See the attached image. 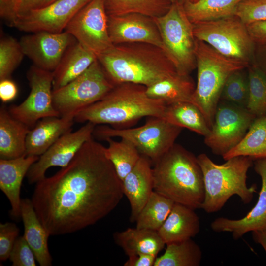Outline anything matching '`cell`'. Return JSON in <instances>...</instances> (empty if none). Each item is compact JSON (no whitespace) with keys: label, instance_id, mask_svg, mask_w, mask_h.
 I'll return each instance as SVG.
<instances>
[{"label":"cell","instance_id":"cell-16","mask_svg":"<svg viewBox=\"0 0 266 266\" xmlns=\"http://www.w3.org/2000/svg\"><path fill=\"white\" fill-rule=\"evenodd\" d=\"M19 41L25 55L33 65L53 72L66 50L76 40L66 31L60 33L41 31L25 35Z\"/></svg>","mask_w":266,"mask_h":266},{"label":"cell","instance_id":"cell-35","mask_svg":"<svg viewBox=\"0 0 266 266\" xmlns=\"http://www.w3.org/2000/svg\"><path fill=\"white\" fill-rule=\"evenodd\" d=\"M247 68L248 97L246 108L256 117L266 116V76L254 62Z\"/></svg>","mask_w":266,"mask_h":266},{"label":"cell","instance_id":"cell-2","mask_svg":"<svg viewBox=\"0 0 266 266\" xmlns=\"http://www.w3.org/2000/svg\"><path fill=\"white\" fill-rule=\"evenodd\" d=\"M97 58L115 85L132 83L148 87L178 72L163 49L148 43L113 45Z\"/></svg>","mask_w":266,"mask_h":266},{"label":"cell","instance_id":"cell-9","mask_svg":"<svg viewBox=\"0 0 266 266\" xmlns=\"http://www.w3.org/2000/svg\"><path fill=\"white\" fill-rule=\"evenodd\" d=\"M194 35L219 53L250 64L254 62L255 44L246 24L235 15L193 23Z\"/></svg>","mask_w":266,"mask_h":266},{"label":"cell","instance_id":"cell-4","mask_svg":"<svg viewBox=\"0 0 266 266\" xmlns=\"http://www.w3.org/2000/svg\"><path fill=\"white\" fill-rule=\"evenodd\" d=\"M166 106L161 100L149 97L145 86L123 83L116 85L101 100L79 112L74 121L117 127L144 117L163 118Z\"/></svg>","mask_w":266,"mask_h":266},{"label":"cell","instance_id":"cell-15","mask_svg":"<svg viewBox=\"0 0 266 266\" xmlns=\"http://www.w3.org/2000/svg\"><path fill=\"white\" fill-rule=\"evenodd\" d=\"M96 125L88 122L75 132L61 136L31 166L26 175L30 184L43 179L47 170L53 166H66L83 145L91 137Z\"/></svg>","mask_w":266,"mask_h":266},{"label":"cell","instance_id":"cell-11","mask_svg":"<svg viewBox=\"0 0 266 266\" xmlns=\"http://www.w3.org/2000/svg\"><path fill=\"white\" fill-rule=\"evenodd\" d=\"M256 118L245 107L221 100L205 144L222 156L242 139Z\"/></svg>","mask_w":266,"mask_h":266},{"label":"cell","instance_id":"cell-23","mask_svg":"<svg viewBox=\"0 0 266 266\" xmlns=\"http://www.w3.org/2000/svg\"><path fill=\"white\" fill-rule=\"evenodd\" d=\"M200 230V219L195 210L175 203L158 233L166 245L192 238Z\"/></svg>","mask_w":266,"mask_h":266},{"label":"cell","instance_id":"cell-47","mask_svg":"<svg viewBox=\"0 0 266 266\" xmlns=\"http://www.w3.org/2000/svg\"><path fill=\"white\" fill-rule=\"evenodd\" d=\"M55 0H45V2H44V3H43V5L42 6L47 5L49 4L50 3L53 2Z\"/></svg>","mask_w":266,"mask_h":266},{"label":"cell","instance_id":"cell-8","mask_svg":"<svg viewBox=\"0 0 266 266\" xmlns=\"http://www.w3.org/2000/svg\"><path fill=\"white\" fill-rule=\"evenodd\" d=\"M182 128L159 117H149L143 125L121 129L106 125H96L93 136L105 140L118 137L131 142L142 156L153 163L165 154L175 143Z\"/></svg>","mask_w":266,"mask_h":266},{"label":"cell","instance_id":"cell-42","mask_svg":"<svg viewBox=\"0 0 266 266\" xmlns=\"http://www.w3.org/2000/svg\"><path fill=\"white\" fill-rule=\"evenodd\" d=\"M17 93V87L10 78L0 80V99L3 103L13 100Z\"/></svg>","mask_w":266,"mask_h":266},{"label":"cell","instance_id":"cell-6","mask_svg":"<svg viewBox=\"0 0 266 266\" xmlns=\"http://www.w3.org/2000/svg\"><path fill=\"white\" fill-rule=\"evenodd\" d=\"M195 55L197 83L192 103L201 112L211 129L227 78L235 71L247 68L250 64L224 56L197 39Z\"/></svg>","mask_w":266,"mask_h":266},{"label":"cell","instance_id":"cell-20","mask_svg":"<svg viewBox=\"0 0 266 266\" xmlns=\"http://www.w3.org/2000/svg\"><path fill=\"white\" fill-rule=\"evenodd\" d=\"M151 161L141 156L132 170L122 181L124 195L131 206L130 220L134 222L154 191Z\"/></svg>","mask_w":266,"mask_h":266},{"label":"cell","instance_id":"cell-12","mask_svg":"<svg viewBox=\"0 0 266 266\" xmlns=\"http://www.w3.org/2000/svg\"><path fill=\"white\" fill-rule=\"evenodd\" d=\"M27 78L31 88L28 96L20 104L11 105L8 109L14 118L32 129L41 119L60 116L53 103V72L33 65Z\"/></svg>","mask_w":266,"mask_h":266},{"label":"cell","instance_id":"cell-40","mask_svg":"<svg viewBox=\"0 0 266 266\" xmlns=\"http://www.w3.org/2000/svg\"><path fill=\"white\" fill-rule=\"evenodd\" d=\"M19 229L12 222L0 224V260L9 259L14 243L18 237Z\"/></svg>","mask_w":266,"mask_h":266},{"label":"cell","instance_id":"cell-21","mask_svg":"<svg viewBox=\"0 0 266 266\" xmlns=\"http://www.w3.org/2000/svg\"><path fill=\"white\" fill-rule=\"evenodd\" d=\"M72 116H53L39 120L28 133L26 155L40 156L61 136L72 131Z\"/></svg>","mask_w":266,"mask_h":266},{"label":"cell","instance_id":"cell-31","mask_svg":"<svg viewBox=\"0 0 266 266\" xmlns=\"http://www.w3.org/2000/svg\"><path fill=\"white\" fill-rule=\"evenodd\" d=\"M166 245L164 253L157 257L154 266H199L202 259L200 246L192 238Z\"/></svg>","mask_w":266,"mask_h":266},{"label":"cell","instance_id":"cell-24","mask_svg":"<svg viewBox=\"0 0 266 266\" xmlns=\"http://www.w3.org/2000/svg\"><path fill=\"white\" fill-rule=\"evenodd\" d=\"M31 129L14 118L5 105L0 108V157L11 159L26 155V142Z\"/></svg>","mask_w":266,"mask_h":266},{"label":"cell","instance_id":"cell-17","mask_svg":"<svg viewBox=\"0 0 266 266\" xmlns=\"http://www.w3.org/2000/svg\"><path fill=\"white\" fill-rule=\"evenodd\" d=\"M108 30L113 45L145 43L163 49L159 29L152 17L138 13L108 15Z\"/></svg>","mask_w":266,"mask_h":266},{"label":"cell","instance_id":"cell-48","mask_svg":"<svg viewBox=\"0 0 266 266\" xmlns=\"http://www.w3.org/2000/svg\"><path fill=\"white\" fill-rule=\"evenodd\" d=\"M193 0H179V1L180 2H181V3H184L186 2H188V1H192Z\"/></svg>","mask_w":266,"mask_h":266},{"label":"cell","instance_id":"cell-39","mask_svg":"<svg viewBox=\"0 0 266 266\" xmlns=\"http://www.w3.org/2000/svg\"><path fill=\"white\" fill-rule=\"evenodd\" d=\"M13 266H35L36 257L24 236L17 238L9 255Z\"/></svg>","mask_w":266,"mask_h":266},{"label":"cell","instance_id":"cell-36","mask_svg":"<svg viewBox=\"0 0 266 266\" xmlns=\"http://www.w3.org/2000/svg\"><path fill=\"white\" fill-rule=\"evenodd\" d=\"M25 56L20 41L11 36L1 37L0 80L10 78Z\"/></svg>","mask_w":266,"mask_h":266},{"label":"cell","instance_id":"cell-19","mask_svg":"<svg viewBox=\"0 0 266 266\" xmlns=\"http://www.w3.org/2000/svg\"><path fill=\"white\" fill-rule=\"evenodd\" d=\"M39 157L24 155L15 159H0V189L10 203V215L14 218L21 217L20 191L23 179Z\"/></svg>","mask_w":266,"mask_h":266},{"label":"cell","instance_id":"cell-37","mask_svg":"<svg viewBox=\"0 0 266 266\" xmlns=\"http://www.w3.org/2000/svg\"><path fill=\"white\" fill-rule=\"evenodd\" d=\"M244 69L235 71L227 78L220 100L246 108L248 97V80Z\"/></svg>","mask_w":266,"mask_h":266},{"label":"cell","instance_id":"cell-1","mask_svg":"<svg viewBox=\"0 0 266 266\" xmlns=\"http://www.w3.org/2000/svg\"><path fill=\"white\" fill-rule=\"evenodd\" d=\"M93 137L66 166L35 183L31 200L50 235L73 233L96 224L123 197L122 181L105 147Z\"/></svg>","mask_w":266,"mask_h":266},{"label":"cell","instance_id":"cell-45","mask_svg":"<svg viewBox=\"0 0 266 266\" xmlns=\"http://www.w3.org/2000/svg\"><path fill=\"white\" fill-rule=\"evenodd\" d=\"M253 62L266 76V44H255Z\"/></svg>","mask_w":266,"mask_h":266},{"label":"cell","instance_id":"cell-38","mask_svg":"<svg viewBox=\"0 0 266 266\" xmlns=\"http://www.w3.org/2000/svg\"><path fill=\"white\" fill-rule=\"evenodd\" d=\"M234 15L245 24L266 20V0H242L237 5Z\"/></svg>","mask_w":266,"mask_h":266},{"label":"cell","instance_id":"cell-26","mask_svg":"<svg viewBox=\"0 0 266 266\" xmlns=\"http://www.w3.org/2000/svg\"><path fill=\"white\" fill-rule=\"evenodd\" d=\"M195 88L190 75L176 72L146 87V93L149 97L161 100L166 105L179 102L192 103Z\"/></svg>","mask_w":266,"mask_h":266},{"label":"cell","instance_id":"cell-50","mask_svg":"<svg viewBox=\"0 0 266 266\" xmlns=\"http://www.w3.org/2000/svg\"><path fill=\"white\" fill-rule=\"evenodd\" d=\"M172 3L176 2L179 1V0H169Z\"/></svg>","mask_w":266,"mask_h":266},{"label":"cell","instance_id":"cell-51","mask_svg":"<svg viewBox=\"0 0 266 266\" xmlns=\"http://www.w3.org/2000/svg\"><path fill=\"white\" fill-rule=\"evenodd\" d=\"M199 0H193L192 2H197Z\"/></svg>","mask_w":266,"mask_h":266},{"label":"cell","instance_id":"cell-5","mask_svg":"<svg viewBox=\"0 0 266 266\" xmlns=\"http://www.w3.org/2000/svg\"><path fill=\"white\" fill-rule=\"evenodd\" d=\"M197 158L202 170L204 186V199L201 209L208 213L217 212L233 195L238 196L244 204L251 201L257 188L256 184L248 187L246 183L252 159L237 156L217 164L204 153Z\"/></svg>","mask_w":266,"mask_h":266},{"label":"cell","instance_id":"cell-43","mask_svg":"<svg viewBox=\"0 0 266 266\" xmlns=\"http://www.w3.org/2000/svg\"><path fill=\"white\" fill-rule=\"evenodd\" d=\"M45 1V0H17L14 5V21L18 16L41 7Z\"/></svg>","mask_w":266,"mask_h":266},{"label":"cell","instance_id":"cell-14","mask_svg":"<svg viewBox=\"0 0 266 266\" xmlns=\"http://www.w3.org/2000/svg\"><path fill=\"white\" fill-rule=\"evenodd\" d=\"M91 0H56L16 17L12 27L28 33H60L75 14Z\"/></svg>","mask_w":266,"mask_h":266},{"label":"cell","instance_id":"cell-10","mask_svg":"<svg viewBox=\"0 0 266 266\" xmlns=\"http://www.w3.org/2000/svg\"><path fill=\"white\" fill-rule=\"evenodd\" d=\"M115 86L97 59L78 77L53 90V103L60 116H75L101 100Z\"/></svg>","mask_w":266,"mask_h":266},{"label":"cell","instance_id":"cell-32","mask_svg":"<svg viewBox=\"0 0 266 266\" xmlns=\"http://www.w3.org/2000/svg\"><path fill=\"white\" fill-rule=\"evenodd\" d=\"M108 15L138 13L152 18L167 12L172 4L169 0H103Z\"/></svg>","mask_w":266,"mask_h":266},{"label":"cell","instance_id":"cell-22","mask_svg":"<svg viewBox=\"0 0 266 266\" xmlns=\"http://www.w3.org/2000/svg\"><path fill=\"white\" fill-rule=\"evenodd\" d=\"M21 218L24 228L23 236L33 250L36 261L41 266H51L52 258L48 245L50 235L39 219L31 200L22 199Z\"/></svg>","mask_w":266,"mask_h":266},{"label":"cell","instance_id":"cell-41","mask_svg":"<svg viewBox=\"0 0 266 266\" xmlns=\"http://www.w3.org/2000/svg\"><path fill=\"white\" fill-rule=\"evenodd\" d=\"M247 30L255 44H266V20L246 24Z\"/></svg>","mask_w":266,"mask_h":266},{"label":"cell","instance_id":"cell-3","mask_svg":"<svg viewBox=\"0 0 266 266\" xmlns=\"http://www.w3.org/2000/svg\"><path fill=\"white\" fill-rule=\"evenodd\" d=\"M152 168L154 191L194 210L201 209L204 199L201 168L197 158L175 143L157 160Z\"/></svg>","mask_w":266,"mask_h":266},{"label":"cell","instance_id":"cell-46","mask_svg":"<svg viewBox=\"0 0 266 266\" xmlns=\"http://www.w3.org/2000/svg\"><path fill=\"white\" fill-rule=\"evenodd\" d=\"M252 235L254 242L262 247L266 254V228L252 232Z\"/></svg>","mask_w":266,"mask_h":266},{"label":"cell","instance_id":"cell-28","mask_svg":"<svg viewBox=\"0 0 266 266\" xmlns=\"http://www.w3.org/2000/svg\"><path fill=\"white\" fill-rule=\"evenodd\" d=\"M237 156L266 158V116L256 117L242 139L222 157L226 161Z\"/></svg>","mask_w":266,"mask_h":266},{"label":"cell","instance_id":"cell-33","mask_svg":"<svg viewBox=\"0 0 266 266\" xmlns=\"http://www.w3.org/2000/svg\"><path fill=\"white\" fill-rule=\"evenodd\" d=\"M105 140L108 144L105 148V154L122 181L134 168L142 155L136 147L127 140L121 139L117 141L112 138Z\"/></svg>","mask_w":266,"mask_h":266},{"label":"cell","instance_id":"cell-34","mask_svg":"<svg viewBox=\"0 0 266 266\" xmlns=\"http://www.w3.org/2000/svg\"><path fill=\"white\" fill-rule=\"evenodd\" d=\"M174 203L172 200L154 191L136 219V227L158 232Z\"/></svg>","mask_w":266,"mask_h":266},{"label":"cell","instance_id":"cell-49","mask_svg":"<svg viewBox=\"0 0 266 266\" xmlns=\"http://www.w3.org/2000/svg\"><path fill=\"white\" fill-rule=\"evenodd\" d=\"M17 0H11V1L12 2V6H13V12H14V4H15V3L16 2V1ZM14 19H15V16H14Z\"/></svg>","mask_w":266,"mask_h":266},{"label":"cell","instance_id":"cell-7","mask_svg":"<svg viewBox=\"0 0 266 266\" xmlns=\"http://www.w3.org/2000/svg\"><path fill=\"white\" fill-rule=\"evenodd\" d=\"M153 18L161 34L163 50L179 74L190 75L196 68V39L193 23L183 4L179 1L173 3L166 13Z\"/></svg>","mask_w":266,"mask_h":266},{"label":"cell","instance_id":"cell-29","mask_svg":"<svg viewBox=\"0 0 266 266\" xmlns=\"http://www.w3.org/2000/svg\"><path fill=\"white\" fill-rule=\"evenodd\" d=\"M163 118L170 123L185 128L204 137L210 128L199 109L188 102H179L166 105Z\"/></svg>","mask_w":266,"mask_h":266},{"label":"cell","instance_id":"cell-18","mask_svg":"<svg viewBox=\"0 0 266 266\" xmlns=\"http://www.w3.org/2000/svg\"><path fill=\"white\" fill-rule=\"evenodd\" d=\"M254 170L261 179V188L257 203L252 209L239 219L218 217L210 224L217 233L229 232L234 240L241 238L250 232L266 228V158L255 160Z\"/></svg>","mask_w":266,"mask_h":266},{"label":"cell","instance_id":"cell-30","mask_svg":"<svg viewBox=\"0 0 266 266\" xmlns=\"http://www.w3.org/2000/svg\"><path fill=\"white\" fill-rule=\"evenodd\" d=\"M242 0H200L183 4L185 12L192 23L216 20L234 15Z\"/></svg>","mask_w":266,"mask_h":266},{"label":"cell","instance_id":"cell-13","mask_svg":"<svg viewBox=\"0 0 266 266\" xmlns=\"http://www.w3.org/2000/svg\"><path fill=\"white\" fill-rule=\"evenodd\" d=\"M65 30L97 57L113 46L103 0H91L75 14Z\"/></svg>","mask_w":266,"mask_h":266},{"label":"cell","instance_id":"cell-44","mask_svg":"<svg viewBox=\"0 0 266 266\" xmlns=\"http://www.w3.org/2000/svg\"><path fill=\"white\" fill-rule=\"evenodd\" d=\"M157 256L145 253H139L128 257L124 266H154Z\"/></svg>","mask_w":266,"mask_h":266},{"label":"cell","instance_id":"cell-25","mask_svg":"<svg viewBox=\"0 0 266 266\" xmlns=\"http://www.w3.org/2000/svg\"><path fill=\"white\" fill-rule=\"evenodd\" d=\"M96 55L77 41L70 45L53 71V90L61 88L74 80L97 60Z\"/></svg>","mask_w":266,"mask_h":266},{"label":"cell","instance_id":"cell-27","mask_svg":"<svg viewBox=\"0 0 266 266\" xmlns=\"http://www.w3.org/2000/svg\"><path fill=\"white\" fill-rule=\"evenodd\" d=\"M114 238L128 257L139 253L157 256L166 245L157 231L136 227L116 232Z\"/></svg>","mask_w":266,"mask_h":266}]
</instances>
